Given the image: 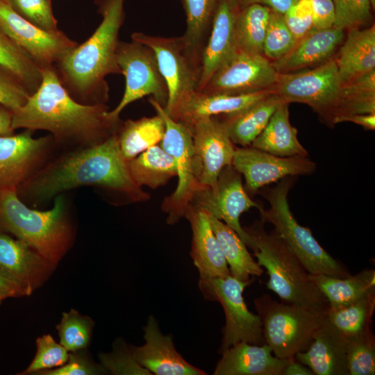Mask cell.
Segmentation results:
<instances>
[{"label":"cell","instance_id":"40","mask_svg":"<svg viewBox=\"0 0 375 375\" xmlns=\"http://www.w3.org/2000/svg\"><path fill=\"white\" fill-rule=\"evenodd\" d=\"M346 338L348 375H374L375 338L372 330Z\"/></svg>","mask_w":375,"mask_h":375},{"label":"cell","instance_id":"34","mask_svg":"<svg viewBox=\"0 0 375 375\" xmlns=\"http://www.w3.org/2000/svg\"><path fill=\"white\" fill-rule=\"evenodd\" d=\"M165 124L157 115L122 121L117 133L121 153L129 161L147 149L160 143Z\"/></svg>","mask_w":375,"mask_h":375},{"label":"cell","instance_id":"46","mask_svg":"<svg viewBox=\"0 0 375 375\" xmlns=\"http://www.w3.org/2000/svg\"><path fill=\"white\" fill-rule=\"evenodd\" d=\"M31 94L15 75L0 65V104L14 112L25 104Z\"/></svg>","mask_w":375,"mask_h":375},{"label":"cell","instance_id":"43","mask_svg":"<svg viewBox=\"0 0 375 375\" xmlns=\"http://www.w3.org/2000/svg\"><path fill=\"white\" fill-rule=\"evenodd\" d=\"M335 8L333 26L344 31L358 28L372 19L369 0H332Z\"/></svg>","mask_w":375,"mask_h":375},{"label":"cell","instance_id":"52","mask_svg":"<svg viewBox=\"0 0 375 375\" xmlns=\"http://www.w3.org/2000/svg\"><path fill=\"white\" fill-rule=\"evenodd\" d=\"M349 122L362 126L367 130L375 129V113L355 114L344 117L341 122Z\"/></svg>","mask_w":375,"mask_h":375},{"label":"cell","instance_id":"38","mask_svg":"<svg viewBox=\"0 0 375 375\" xmlns=\"http://www.w3.org/2000/svg\"><path fill=\"white\" fill-rule=\"evenodd\" d=\"M0 65L15 75L31 94L41 83V69L1 28Z\"/></svg>","mask_w":375,"mask_h":375},{"label":"cell","instance_id":"23","mask_svg":"<svg viewBox=\"0 0 375 375\" xmlns=\"http://www.w3.org/2000/svg\"><path fill=\"white\" fill-rule=\"evenodd\" d=\"M191 226L190 256L199 273V281L230 275V270L208 213L190 206L185 215Z\"/></svg>","mask_w":375,"mask_h":375},{"label":"cell","instance_id":"24","mask_svg":"<svg viewBox=\"0 0 375 375\" xmlns=\"http://www.w3.org/2000/svg\"><path fill=\"white\" fill-rule=\"evenodd\" d=\"M271 93L272 91L267 90L229 95L196 91L181 101L168 115L175 121L189 127L201 118L240 112Z\"/></svg>","mask_w":375,"mask_h":375},{"label":"cell","instance_id":"7","mask_svg":"<svg viewBox=\"0 0 375 375\" xmlns=\"http://www.w3.org/2000/svg\"><path fill=\"white\" fill-rule=\"evenodd\" d=\"M254 306L265 343L281 359L294 358L297 353L306 351L326 317V313L278 302L266 294L256 298Z\"/></svg>","mask_w":375,"mask_h":375},{"label":"cell","instance_id":"39","mask_svg":"<svg viewBox=\"0 0 375 375\" xmlns=\"http://www.w3.org/2000/svg\"><path fill=\"white\" fill-rule=\"evenodd\" d=\"M93 326L91 318L76 310L63 312L56 326L60 344L69 352L84 350L90 342Z\"/></svg>","mask_w":375,"mask_h":375},{"label":"cell","instance_id":"44","mask_svg":"<svg viewBox=\"0 0 375 375\" xmlns=\"http://www.w3.org/2000/svg\"><path fill=\"white\" fill-rule=\"evenodd\" d=\"M99 358L102 366L112 374L152 375L137 362L131 345H127L122 340L115 342L112 353H101Z\"/></svg>","mask_w":375,"mask_h":375},{"label":"cell","instance_id":"55","mask_svg":"<svg viewBox=\"0 0 375 375\" xmlns=\"http://www.w3.org/2000/svg\"><path fill=\"white\" fill-rule=\"evenodd\" d=\"M372 6V8H375V0H369Z\"/></svg>","mask_w":375,"mask_h":375},{"label":"cell","instance_id":"8","mask_svg":"<svg viewBox=\"0 0 375 375\" xmlns=\"http://www.w3.org/2000/svg\"><path fill=\"white\" fill-rule=\"evenodd\" d=\"M149 102L165 124L160 145L173 157L176 166L177 185L161 205L162 210L167 214V223L174 225L185 217L194 192L202 186L194 174L192 136L190 128L173 119L159 103L151 97Z\"/></svg>","mask_w":375,"mask_h":375},{"label":"cell","instance_id":"41","mask_svg":"<svg viewBox=\"0 0 375 375\" xmlns=\"http://www.w3.org/2000/svg\"><path fill=\"white\" fill-rule=\"evenodd\" d=\"M297 42L283 14L271 10L263 44V55L277 60L288 53Z\"/></svg>","mask_w":375,"mask_h":375},{"label":"cell","instance_id":"35","mask_svg":"<svg viewBox=\"0 0 375 375\" xmlns=\"http://www.w3.org/2000/svg\"><path fill=\"white\" fill-rule=\"evenodd\" d=\"M271 10L260 4H251L239 10L235 23L238 49L263 55V44Z\"/></svg>","mask_w":375,"mask_h":375},{"label":"cell","instance_id":"14","mask_svg":"<svg viewBox=\"0 0 375 375\" xmlns=\"http://www.w3.org/2000/svg\"><path fill=\"white\" fill-rule=\"evenodd\" d=\"M279 74L264 55L237 49L200 92L229 95L272 92Z\"/></svg>","mask_w":375,"mask_h":375},{"label":"cell","instance_id":"50","mask_svg":"<svg viewBox=\"0 0 375 375\" xmlns=\"http://www.w3.org/2000/svg\"><path fill=\"white\" fill-rule=\"evenodd\" d=\"M297 0H235L239 8L251 4H260L271 10L284 14Z\"/></svg>","mask_w":375,"mask_h":375},{"label":"cell","instance_id":"26","mask_svg":"<svg viewBox=\"0 0 375 375\" xmlns=\"http://www.w3.org/2000/svg\"><path fill=\"white\" fill-rule=\"evenodd\" d=\"M343 38L344 31L334 26L325 29L311 28L296 42L288 53L272 63L276 70L282 74L325 62Z\"/></svg>","mask_w":375,"mask_h":375},{"label":"cell","instance_id":"49","mask_svg":"<svg viewBox=\"0 0 375 375\" xmlns=\"http://www.w3.org/2000/svg\"><path fill=\"white\" fill-rule=\"evenodd\" d=\"M312 10V28L325 29L333 26L335 8L332 0H310Z\"/></svg>","mask_w":375,"mask_h":375},{"label":"cell","instance_id":"25","mask_svg":"<svg viewBox=\"0 0 375 375\" xmlns=\"http://www.w3.org/2000/svg\"><path fill=\"white\" fill-rule=\"evenodd\" d=\"M222 355L214 375H283L290 360L276 357L267 344L245 342L231 346Z\"/></svg>","mask_w":375,"mask_h":375},{"label":"cell","instance_id":"32","mask_svg":"<svg viewBox=\"0 0 375 375\" xmlns=\"http://www.w3.org/2000/svg\"><path fill=\"white\" fill-rule=\"evenodd\" d=\"M208 216L231 275L249 283H251V276H261L264 272L263 269L254 260L237 233L222 221L210 215Z\"/></svg>","mask_w":375,"mask_h":375},{"label":"cell","instance_id":"37","mask_svg":"<svg viewBox=\"0 0 375 375\" xmlns=\"http://www.w3.org/2000/svg\"><path fill=\"white\" fill-rule=\"evenodd\" d=\"M375 309V292L338 309H328L326 317L344 336L363 333L372 329Z\"/></svg>","mask_w":375,"mask_h":375},{"label":"cell","instance_id":"42","mask_svg":"<svg viewBox=\"0 0 375 375\" xmlns=\"http://www.w3.org/2000/svg\"><path fill=\"white\" fill-rule=\"evenodd\" d=\"M35 356L27 369L20 374H36L63 365L68 360L69 351L57 343L50 335H44L36 340Z\"/></svg>","mask_w":375,"mask_h":375},{"label":"cell","instance_id":"51","mask_svg":"<svg viewBox=\"0 0 375 375\" xmlns=\"http://www.w3.org/2000/svg\"><path fill=\"white\" fill-rule=\"evenodd\" d=\"M22 296H25L22 290L0 274V303L8 298Z\"/></svg>","mask_w":375,"mask_h":375},{"label":"cell","instance_id":"19","mask_svg":"<svg viewBox=\"0 0 375 375\" xmlns=\"http://www.w3.org/2000/svg\"><path fill=\"white\" fill-rule=\"evenodd\" d=\"M53 263L22 241L0 231V274L30 295L53 272Z\"/></svg>","mask_w":375,"mask_h":375},{"label":"cell","instance_id":"17","mask_svg":"<svg viewBox=\"0 0 375 375\" xmlns=\"http://www.w3.org/2000/svg\"><path fill=\"white\" fill-rule=\"evenodd\" d=\"M188 128L192 136L195 176L201 185L213 188L222 169L232 165L235 144L219 116L201 118Z\"/></svg>","mask_w":375,"mask_h":375},{"label":"cell","instance_id":"4","mask_svg":"<svg viewBox=\"0 0 375 375\" xmlns=\"http://www.w3.org/2000/svg\"><path fill=\"white\" fill-rule=\"evenodd\" d=\"M0 231L14 235L56 265L69 249L73 235L62 194L56 197L51 209L40 211L28 208L12 189H0Z\"/></svg>","mask_w":375,"mask_h":375},{"label":"cell","instance_id":"36","mask_svg":"<svg viewBox=\"0 0 375 375\" xmlns=\"http://www.w3.org/2000/svg\"><path fill=\"white\" fill-rule=\"evenodd\" d=\"M375 113V70L340 86L334 124L355 114Z\"/></svg>","mask_w":375,"mask_h":375},{"label":"cell","instance_id":"21","mask_svg":"<svg viewBox=\"0 0 375 375\" xmlns=\"http://www.w3.org/2000/svg\"><path fill=\"white\" fill-rule=\"evenodd\" d=\"M240 8L235 0H219L201 57V91L213 74L237 49L235 23Z\"/></svg>","mask_w":375,"mask_h":375},{"label":"cell","instance_id":"45","mask_svg":"<svg viewBox=\"0 0 375 375\" xmlns=\"http://www.w3.org/2000/svg\"><path fill=\"white\" fill-rule=\"evenodd\" d=\"M22 17L36 26L49 31H59L51 0H6Z\"/></svg>","mask_w":375,"mask_h":375},{"label":"cell","instance_id":"48","mask_svg":"<svg viewBox=\"0 0 375 375\" xmlns=\"http://www.w3.org/2000/svg\"><path fill=\"white\" fill-rule=\"evenodd\" d=\"M283 16L297 41L312 28V10L310 0H297Z\"/></svg>","mask_w":375,"mask_h":375},{"label":"cell","instance_id":"12","mask_svg":"<svg viewBox=\"0 0 375 375\" xmlns=\"http://www.w3.org/2000/svg\"><path fill=\"white\" fill-rule=\"evenodd\" d=\"M190 206L224 222L251 249L252 241L241 226L240 218L250 208L261 207L250 198L243 185L241 174L232 165L222 169L213 188L201 186L194 192Z\"/></svg>","mask_w":375,"mask_h":375},{"label":"cell","instance_id":"33","mask_svg":"<svg viewBox=\"0 0 375 375\" xmlns=\"http://www.w3.org/2000/svg\"><path fill=\"white\" fill-rule=\"evenodd\" d=\"M128 165L133 180L142 188L157 189L177 176L173 157L158 144L128 161Z\"/></svg>","mask_w":375,"mask_h":375},{"label":"cell","instance_id":"29","mask_svg":"<svg viewBox=\"0 0 375 375\" xmlns=\"http://www.w3.org/2000/svg\"><path fill=\"white\" fill-rule=\"evenodd\" d=\"M282 101L271 93L248 108L230 115H218L235 145L248 147L262 133Z\"/></svg>","mask_w":375,"mask_h":375},{"label":"cell","instance_id":"15","mask_svg":"<svg viewBox=\"0 0 375 375\" xmlns=\"http://www.w3.org/2000/svg\"><path fill=\"white\" fill-rule=\"evenodd\" d=\"M0 28L40 69L54 67L78 45L60 31L49 32L33 24L6 0H0Z\"/></svg>","mask_w":375,"mask_h":375},{"label":"cell","instance_id":"53","mask_svg":"<svg viewBox=\"0 0 375 375\" xmlns=\"http://www.w3.org/2000/svg\"><path fill=\"white\" fill-rule=\"evenodd\" d=\"M12 112L0 104V135H11L14 129L12 126Z\"/></svg>","mask_w":375,"mask_h":375},{"label":"cell","instance_id":"6","mask_svg":"<svg viewBox=\"0 0 375 375\" xmlns=\"http://www.w3.org/2000/svg\"><path fill=\"white\" fill-rule=\"evenodd\" d=\"M292 181L286 177L275 187L260 192L269 206L259 209L261 220L269 223L273 230L288 249L297 257L309 274H323L339 278L351 274L317 241L311 231L300 225L293 216L288 203V193Z\"/></svg>","mask_w":375,"mask_h":375},{"label":"cell","instance_id":"22","mask_svg":"<svg viewBox=\"0 0 375 375\" xmlns=\"http://www.w3.org/2000/svg\"><path fill=\"white\" fill-rule=\"evenodd\" d=\"M347 338L325 317L308 348L294 358L314 375H348Z\"/></svg>","mask_w":375,"mask_h":375},{"label":"cell","instance_id":"13","mask_svg":"<svg viewBox=\"0 0 375 375\" xmlns=\"http://www.w3.org/2000/svg\"><path fill=\"white\" fill-rule=\"evenodd\" d=\"M131 38L149 47L155 53L167 87L168 99L164 108L167 114L184 99L197 91L201 71L185 53L182 36L165 38L135 32Z\"/></svg>","mask_w":375,"mask_h":375},{"label":"cell","instance_id":"47","mask_svg":"<svg viewBox=\"0 0 375 375\" xmlns=\"http://www.w3.org/2000/svg\"><path fill=\"white\" fill-rule=\"evenodd\" d=\"M107 371L103 366L92 362L83 350L69 353L67 361L54 369L40 371L41 375H95L105 374Z\"/></svg>","mask_w":375,"mask_h":375},{"label":"cell","instance_id":"28","mask_svg":"<svg viewBox=\"0 0 375 375\" xmlns=\"http://www.w3.org/2000/svg\"><path fill=\"white\" fill-rule=\"evenodd\" d=\"M289 103L281 101L262 133L250 146L280 157L308 156L290 122Z\"/></svg>","mask_w":375,"mask_h":375},{"label":"cell","instance_id":"1","mask_svg":"<svg viewBox=\"0 0 375 375\" xmlns=\"http://www.w3.org/2000/svg\"><path fill=\"white\" fill-rule=\"evenodd\" d=\"M83 185L101 188L131 203L150 199L133 180L117 133L100 143L77 147L48 160L17 191L30 201L41 203Z\"/></svg>","mask_w":375,"mask_h":375},{"label":"cell","instance_id":"9","mask_svg":"<svg viewBox=\"0 0 375 375\" xmlns=\"http://www.w3.org/2000/svg\"><path fill=\"white\" fill-rule=\"evenodd\" d=\"M340 89L335 59L296 73L279 74L272 89L282 101L309 106L328 126H334Z\"/></svg>","mask_w":375,"mask_h":375},{"label":"cell","instance_id":"16","mask_svg":"<svg viewBox=\"0 0 375 375\" xmlns=\"http://www.w3.org/2000/svg\"><path fill=\"white\" fill-rule=\"evenodd\" d=\"M33 131L0 135V189L16 190L49 160L56 143L52 135L33 137Z\"/></svg>","mask_w":375,"mask_h":375},{"label":"cell","instance_id":"27","mask_svg":"<svg viewBox=\"0 0 375 375\" xmlns=\"http://www.w3.org/2000/svg\"><path fill=\"white\" fill-rule=\"evenodd\" d=\"M335 62L340 86L375 70V26L349 30Z\"/></svg>","mask_w":375,"mask_h":375},{"label":"cell","instance_id":"10","mask_svg":"<svg viewBox=\"0 0 375 375\" xmlns=\"http://www.w3.org/2000/svg\"><path fill=\"white\" fill-rule=\"evenodd\" d=\"M249 284L231 274L199 281L205 299L219 301L224 311L226 321L219 349L220 353L241 342L258 345L266 344L260 317L249 310L242 295Z\"/></svg>","mask_w":375,"mask_h":375},{"label":"cell","instance_id":"30","mask_svg":"<svg viewBox=\"0 0 375 375\" xmlns=\"http://www.w3.org/2000/svg\"><path fill=\"white\" fill-rule=\"evenodd\" d=\"M310 278L326 299L329 309L347 306L375 292V271L372 269L347 278L323 274H310Z\"/></svg>","mask_w":375,"mask_h":375},{"label":"cell","instance_id":"31","mask_svg":"<svg viewBox=\"0 0 375 375\" xmlns=\"http://www.w3.org/2000/svg\"><path fill=\"white\" fill-rule=\"evenodd\" d=\"M182 1L186 15V30L182 35L185 51L193 65L201 71L202 53L219 0Z\"/></svg>","mask_w":375,"mask_h":375},{"label":"cell","instance_id":"2","mask_svg":"<svg viewBox=\"0 0 375 375\" xmlns=\"http://www.w3.org/2000/svg\"><path fill=\"white\" fill-rule=\"evenodd\" d=\"M38 88L22 107L12 112L14 130H44L56 143L78 147L100 143L116 134L122 122L110 119L106 103L76 101L62 85L54 67L41 69Z\"/></svg>","mask_w":375,"mask_h":375},{"label":"cell","instance_id":"20","mask_svg":"<svg viewBox=\"0 0 375 375\" xmlns=\"http://www.w3.org/2000/svg\"><path fill=\"white\" fill-rule=\"evenodd\" d=\"M145 343L131 345L135 359L156 375H205L192 365L176 351L172 335H164L155 317L150 315L143 327Z\"/></svg>","mask_w":375,"mask_h":375},{"label":"cell","instance_id":"5","mask_svg":"<svg viewBox=\"0 0 375 375\" xmlns=\"http://www.w3.org/2000/svg\"><path fill=\"white\" fill-rule=\"evenodd\" d=\"M264 222H255L244 228L251 238V249L260 267L267 269V288L284 302L326 313L328 304L310 278L297 257L272 231L267 233Z\"/></svg>","mask_w":375,"mask_h":375},{"label":"cell","instance_id":"18","mask_svg":"<svg viewBox=\"0 0 375 375\" xmlns=\"http://www.w3.org/2000/svg\"><path fill=\"white\" fill-rule=\"evenodd\" d=\"M232 165L244 176V188L251 194L286 177L310 175L317 167L308 156L280 157L251 146L236 147Z\"/></svg>","mask_w":375,"mask_h":375},{"label":"cell","instance_id":"11","mask_svg":"<svg viewBox=\"0 0 375 375\" xmlns=\"http://www.w3.org/2000/svg\"><path fill=\"white\" fill-rule=\"evenodd\" d=\"M117 61L126 83L121 101L107 112L110 119L120 120L119 115L128 105L147 95L165 107L167 87L151 48L133 40L129 42L119 41Z\"/></svg>","mask_w":375,"mask_h":375},{"label":"cell","instance_id":"3","mask_svg":"<svg viewBox=\"0 0 375 375\" xmlns=\"http://www.w3.org/2000/svg\"><path fill=\"white\" fill-rule=\"evenodd\" d=\"M124 0H103L102 20L93 34L54 68L69 94L84 104L106 103L108 75L122 74L117 61L118 35L124 20Z\"/></svg>","mask_w":375,"mask_h":375},{"label":"cell","instance_id":"54","mask_svg":"<svg viewBox=\"0 0 375 375\" xmlns=\"http://www.w3.org/2000/svg\"><path fill=\"white\" fill-rule=\"evenodd\" d=\"M283 375H314V374L310 369L296 361L294 358L290 360L284 368Z\"/></svg>","mask_w":375,"mask_h":375}]
</instances>
